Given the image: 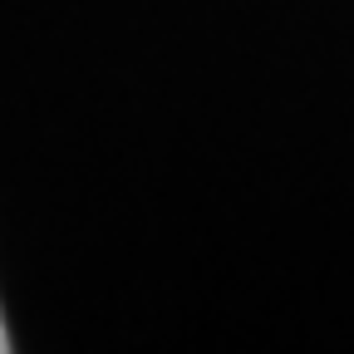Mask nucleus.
<instances>
[{"label":"nucleus","mask_w":354,"mask_h":354,"mask_svg":"<svg viewBox=\"0 0 354 354\" xmlns=\"http://www.w3.org/2000/svg\"><path fill=\"white\" fill-rule=\"evenodd\" d=\"M10 349V335H6V320H0V354H6Z\"/></svg>","instance_id":"obj_1"}]
</instances>
